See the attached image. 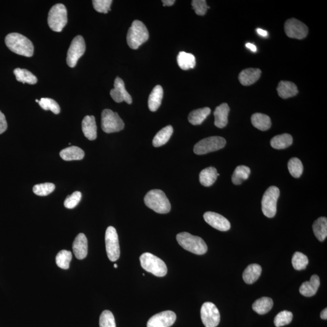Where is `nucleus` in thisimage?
<instances>
[{
	"label": "nucleus",
	"mask_w": 327,
	"mask_h": 327,
	"mask_svg": "<svg viewBox=\"0 0 327 327\" xmlns=\"http://www.w3.org/2000/svg\"><path fill=\"white\" fill-rule=\"evenodd\" d=\"M7 48L20 56L31 57L33 56L34 47L32 41L22 34L11 33L5 38Z\"/></svg>",
	"instance_id": "obj_1"
},
{
	"label": "nucleus",
	"mask_w": 327,
	"mask_h": 327,
	"mask_svg": "<svg viewBox=\"0 0 327 327\" xmlns=\"http://www.w3.org/2000/svg\"><path fill=\"white\" fill-rule=\"evenodd\" d=\"M145 203L149 208L160 214L168 213L171 210V205L163 191L151 190L145 196Z\"/></svg>",
	"instance_id": "obj_2"
},
{
	"label": "nucleus",
	"mask_w": 327,
	"mask_h": 327,
	"mask_svg": "<svg viewBox=\"0 0 327 327\" xmlns=\"http://www.w3.org/2000/svg\"><path fill=\"white\" fill-rule=\"evenodd\" d=\"M177 240L185 250L196 255H202L208 252V245L202 238L193 236L189 233L182 232L178 234Z\"/></svg>",
	"instance_id": "obj_3"
},
{
	"label": "nucleus",
	"mask_w": 327,
	"mask_h": 327,
	"mask_svg": "<svg viewBox=\"0 0 327 327\" xmlns=\"http://www.w3.org/2000/svg\"><path fill=\"white\" fill-rule=\"evenodd\" d=\"M149 38V31L145 25L139 20L133 22L127 35V42L130 48L137 49L146 43Z\"/></svg>",
	"instance_id": "obj_4"
},
{
	"label": "nucleus",
	"mask_w": 327,
	"mask_h": 327,
	"mask_svg": "<svg viewBox=\"0 0 327 327\" xmlns=\"http://www.w3.org/2000/svg\"><path fill=\"white\" fill-rule=\"evenodd\" d=\"M141 267L146 271L152 273L154 276L163 277L166 275V264L160 258L150 253L143 254L140 258Z\"/></svg>",
	"instance_id": "obj_5"
},
{
	"label": "nucleus",
	"mask_w": 327,
	"mask_h": 327,
	"mask_svg": "<svg viewBox=\"0 0 327 327\" xmlns=\"http://www.w3.org/2000/svg\"><path fill=\"white\" fill-rule=\"evenodd\" d=\"M48 22L49 28L54 32H60L67 25V12L64 4H57L49 12Z\"/></svg>",
	"instance_id": "obj_6"
},
{
	"label": "nucleus",
	"mask_w": 327,
	"mask_h": 327,
	"mask_svg": "<svg viewBox=\"0 0 327 327\" xmlns=\"http://www.w3.org/2000/svg\"><path fill=\"white\" fill-rule=\"evenodd\" d=\"M101 127L107 133L118 132L124 129V123L117 112L104 109L101 114Z\"/></svg>",
	"instance_id": "obj_7"
},
{
	"label": "nucleus",
	"mask_w": 327,
	"mask_h": 327,
	"mask_svg": "<svg viewBox=\"0 0 327 327\" xmlns=\"http://www.w3.org/2000/svg\"><path fill=\"white\" fill-rule=\"evenodd\" d=\"M280 195L279 188L275 186H271L266 191L262 200V210L268 218H273L276 213L277 201Z\"/></svg>",
	"instance_id": "obj_8"
},
{
	"label": "nucleus",
	"mask_w": 327,
	"mask_h": 327,
	"mask_svg": "<svg viewBox=\"0 0 327 327\" xmlns=\"http://www.w3.org/2000/svg\"><path fill=\"white\" fill-rule=\"evenodd\" d=\"M226 141L221 137H211L205 138L196 143L193 151L196 155H201L212 152L224 148Z\"/></svg>",
	"instance_id": "obj_9"
},
{
	"label": "nucleus",
	"mask_w": 327,
	"mask_h": 327,
	"mask_svg": "<svg viewBox=\"0 0 327 327\" xmlns=\"http://www.w3.org/2000/svg\"><path fill=\"white\" fill-rule=\"evenodd\" d=\"M106 248L109 260L115 262L119 260L120 256V248L119 235L114 227L109 226L105 235Z\"/></svg>",
	"instance_id": "obj_10"
},
{
	"label": "nucleus",
	"mask_w": 327,
	"mask_h": 327,
	"mask_svg": "<svg viewBox=\"0 0 327 327\" xmlns=\"http://www.w3.org/2000/svg\"><path fill=\"white\" fill-rule=\"evenodd\" d=\"M86 51V44L82 36H75L72 40L67 54V64L70 67H74L78 59Z\"/></svg>",
	"instance_id": "obj_11"
},
{
	"label": "nucleus",
	"mask_w": 327,
	"mask_h": 327,
	"mask_svg": "<svg viewBox=\"0 0 327 327\" xmlns=\"http://www.w3.org/2000/svg\"><path fill=\"white\" fill-rule=\"evenodd\" d=\"M201 317L206 327H216L220 323V313L214 303H203L201 309Z\"/></svg>",
	"instance_id": "obj_12"
},
{
	"label": "nucleus",
	"mask_w": 327,
	"mask_h": 327,
	"mask_svg": "<svg viewBox=\"0 0 327 327\" xmlns=\"http://www.w3.org/2000/svg\"><path fill=\"white\" fill-rule=\"evenodd\" d=\"M285 32L289 38L302 40L307 36L308 29L307 26L299 20L291 18L285 23Z\"/></svg>",
	"instance_id": "obj_13"
},
{
	"label": "nucleus",
	"mask_w": 327,
	"mask_h": 327,
	"mask_svg": "<svg viewBox=\"0 0 327 327\" xmlns=\"http://www.w3.org/2000/svg\"><path fill=\"white\" fill-rule=\"evenodd\" d=\"M177 319V315L174 311H163L149 319L147 327H170L174 325Z\"/></svg>",
	"instance_id": "obj_14"
},
{
	"label": "nucleus",
	"mask_w": 327,
	"mask_h": 327,
	"mask_svg": "<svg viewBox=\"0 0 327 327\" xmlns=\"http://www.w3.org/2000/svg\"><path fill=\"white\" fill-rule=\"evenodd\" d=\"M110 94L116 103H121L122 101L126 102L129 104L132 103V96L125 89L124 83L121 78L117 77L115 80L114 88L111 90Z\"/></svg>",
	"instance_id": "obj_15"
},
{
	"label": "nucleus",
	"mask_w": 327,
	"mask_h": 327,
	"mask_svg": "<svg viewBox=\"0 0 327 327\" xmlns=\"http://www.w3.org/2000/svg\"><path fill=\"white\" fill-rule=\"evenodd\" d=\"M204 218L207 222L213 228L221 232H226L231 227L228 219L217 213L208 211L204 214Z\"/></svg>",
	"instance_id": "obj_16"
},
{
	"label": "nucleus",
	"mask_w": 327,
	"mask_h": 327,
	"mask_svg": "<svg viewBox=\"0 0 327 327\" xmlns=\"http://www.w3.org/2000/svg\"><path fill=\"white\" fill-rule=\"evenodd\" d=\"M73 251L76 258L78 260H83L88 255V239L85 234H80L75 238L73 243Z\"/></svg>",
	"instance_id": "obj_17"
},
{
	"label": "nucleus",
	"mask_w": 327,
	"mask_h": 327,
	"mask_svg": "<svg viewBox=\"0 0 327 327\" xmlns=\"http://www.w3.org/2000/svg\"><path fill=\"white\" fill-rule=\"evenodd\" d=\"M230 107L227 103H222L216 107L214 112V125L219 129H222L228 124Z\"/></svg>",
	"instance_id": "obj_18"
},
{
	"label": "nucleus",
	"mask_w": 327,
	"mask_h": 327,
	"mask_svg": "<svg viewBox=\"0 0 327 327\" xmlns=\"http://www.w3.org/2000/svg\"><path fill=\"white\" fill-rule=\"evenodd\" d=\"M320 279L316 274L311 277L309 281H306L299 288L300 294L305 297H311L315 295L320 286Z\"/></svg>",
	"instance_id": "obj_19"
},
{
	"label": "nucleus",
	"mask_w": 327,
	"mask_h": 327,
	"mask_svg": "<svg viewBox=\"0 0 327 327\" xmlns=\"http://www.w3.org/2000/svg\"><path fill=\"white\" fill-rule=\"evenodd\" d=\"M82 130L85 137L90 141L95 140L97 137V127L95 117L86 116L82 121Z\"/></svg>",
	"instance_id": "obj_20"
},
{
	"label": "nucleus",
	"mask_w": 327,
	"mask_h": 327,
	"mask_svg": "<svg viewBox=\"0 0 327 327\" xmlns=\"http://www.w3.org/2000/svg\"><path fill=\"white\" fill-rule=\"evenodd\" d=\"M261 70L249 68L242 70L239 75V80L242 85L247 86L253 85L260 79Z\"/></svg>",
	"instance_id": "obj_21"
},
{
	"label": "nucleus",
	"mask_w": 327,
	"mask_h": 327,
	"mask_svg": "<svg viewBox=\"0 0 327 327\" xmlns=\"http://www.w3.org/2000/svg\"><path fill=\"white\" fill-rule=\"evenodd\" d=\"M278 95L282 99L294 97L298 93L297 86L292 82L281 81L277 88Z\"/></svg>",
	"instance_id": "obj_22"
},
{
	"label": "nucleus",
	"mask_w": 327,
	"mask_h": 327,
	"mask_svg": "<svg viewBox=\"0 0 327 327\" xmlns=\"http://www.w3.org/2000/svg\"><path fill=\"white\" fill-rule=\"evenodd\" d=\"M163 98V89L160 85H157L151 91L149 97V109L151 112H155L160 107Z\"/></svg>",
	"instance_id": "obj_23"
},
{
	"label": "nucleus",
	"mask_w": 327,
	"mask_h": 327,
	"mask_svg": "<svg viewBox=\"0 0 327 327\" xmlns=\"http://www.w3.org/2000/svg\"><path fill=\"white\" fill-rule=\"evenodd\" d=\"M262 268L260 265L256 264H250L243 273V279L246 284H252L260 278Z\"/></svg>",
	"instance_id": "obj_24"
},
{
	"label": "nucleus",
	"mask_w": 327,
	"mask_h": 327,
	"mask_svg": "<svg viewBox=\"0 0 327 327\" xmlns=\"http://www.w3.org/2000/svg\"><path fill=\"white\" fill-rule=\"evenodd\" d=\"M85 151L77 146L64 149L60 151L59 155L64 161L82 160L85 157Z\"/></svg>",
	"instance_id": "obj_25"
},
{
	"label": "nucleus",
	"mask_w": 327,
	"mask_h": 327,
	"mask_svg": "<svg viewBox=\"0 0 327 327\" xmlns=\"http://www.w3.org/2000/svg\"><path fill=\"white\" fill-rule=\"evenodd\" d=\"M219 174L213 167H208L203 170L200 174V181L203 186L210 187L215 182Z\"/></svg>",
	"instance_id": "obj_26"
},
{
	"label": "nucleus",
	"mask_w": 327,
	"mask_h": 327,
	"mask_svg": "<svg viewBox=\"0 0 327 327\" xmlns=\"http://www.w3.org/2000/svg\"><path fill=\"white\" fill-rule=\"evenodd\" d=\"M173 132H174V129L172 125H167L159 131L153 140L154 147L159 148L166 145L172 137Z\"/></svg>",
	"instance_id": "obj_27"
},
{
	"label": "nucleus",
	"mask_w": 327,
	"mask_h": 327,
	"mask_svg": "<svg viewBox=\"0 0 327 327\" xmlns=\"http://www.w3.org/2000/svg\"><path fill=\"white\" fill-rule=\"evenodd\" d=\"M251 121L254 127L262 131L268 130L271 126L270 118L263 114H254L251 118Z\"/></svg>",
	"instance_id": "obj_28"
},
{
	"label": "nucleus",
	"mask_w": 327,
	"mask_h": 327,
	"mask_svg": "<svg viewBox=\"0 0 327 327\" xmlns=\"http://www.w3.org/2000/svg\"><path fill=\"white\" fill-rule=\"evenodd\" d=\"M314 234L319 241L323 242L327 237V219L326 217H320L313 225Z\"/></svg>",
	"instance_id": "obj_29"
},
{
	"label": "nucleus",
	"mask_w": 327,
	"mask_h": 327,
	"mask_svg": "<svg viewBox=\"0 0 327 327\" xmlns=\"http://www.w3.org/2000/svg\"><path fill=\"white\" fill-rule=\"evenodd\" d=\"M210 112L211 110L208 107L195 110V111L191 112L188 115V121L194 125H200L210 114Z\"/></svg>",
	"instance_id": "obj_30"
},
{
	"label": "nucleus",
	"mask_w": 327,
	"mask_h": 327,
	"mask_svg": "<svg viewBox=\"0 0 327 327\" xmlns=\"http://www.w3.org/2000/svg\"><path fill=\"white\" fill-rule=\"evenodd\" d=\"M273 306V300L270 297H263L256 300L252 305V308L259 315H265L271 310Z\"/></svg>",
	"instance_id": "obj_31"
},
{
	"label": "nucleus",
	"mask_w": 327,
	"mask_h": 327,
	"mask_svg": "<svg viewBox=\"0 0 327 327\" xmlns=\"http://www.w3.org/2000/svg\"><path fill=\"white\" fill-rule=\"evenodd\" d=\"M178 64L180 69L187 70L193 69L196 65V59L193 54L180 52L177 57Z\"/></svg>",
	"instance_id": "obj_32"
},
{
	"label": "nucleus",
	"mask_w": 327,
	"mask_h": 327,
	"mask_svg": "<svg viewBox=\"0 0 327 327\" xmlns=\"http://www.w3.org/2000/svg\"><path fill=\"white\" fill-rule=\"evenodd\" d=\"M292 143L293 137L291 135L288 133L275 136L270 141L271 147L278 150L289 148Z\"/></svg>",
	"instance_id": "obj_33"
},
{
	"label": "nucleus",
	"mask_w": 327,
	"mask_h": 327,
	"mask_svg": "<svg viewBox=\"0 0 327 327\" xmlns=\"http://www.w3.org/2000/svg\"><path fill=\"white\" fill-rule=\"evenodd\" d=\"M14 74L19 82L35 85L38 82L37 78L32 72L26 69L17 68L14 70Z\"/></svg>",
	"instance_id": "obj_34"
},
{
	"label": "nucleus",
	"mask_w": 327,
	"mask_h": 327,
	"mask_svg": "<svg viewBox=\"0 0 327 327\" xmlns=\"http://www.w3.org/2000/svg\"><path fill=\"white\" fill-rule=\"evenodd\" d=\"M250 172L249 167L245 166H238L232 175L233 183L235 185L241 184L243 181L248 178Z\"/></svg>",
	"instance_id": "obj_35"
},
{
	"label": "nucleus",
	"mask_w": 327,
	"mask_h": 327,
	"mask_svg": "<svg viewBox=\"0 0 327 327\" xmlns=\"http://www.w3.org/2000/svg\"><path fill=\"white\" fill-rule=\"evenodd\" d=\"M72 258V253L70 251L62 250L59 251L56 256V264L59 268L67 270L70 267V263Z\"/></svg>",
	"instance_id": "obj_36"
},
{
	"label": "nucleus",
	"mask_w": 327,
	"mask_h": 327,
	"mask_svg": "<svg viewBox=\"0 0 327 327\" xmlns=\"http://www.w3.org/2000/svg\"><path fill=\"white\" fill-rule=\"evenodd\" d=\"M288 169H289L290 175L296 178H298L301 176L303 171L302 162L297 158L290 159L288 163Z\"/></svg>",
	"instance_id": "obj_37"
},
{
	"label": "nucleus",
	"mask_w": 327,
	"mask_h": 327,
	"mask_svg": "<svg viewBox=\"0 0 327 327\" xmlns=\"http://www.w3.org/2000/svg\"><path fill=\"white\" fill-rule=\"evenodd\" d=\"M292 264L295 270H304L308 264L307 256L302 253H295L292 258Z\"/></svg>",
	"instance_id": "obj_38"
},
{
	"label": "nucleus",
	"mask_w": 327,
	"mask_h": 327,
	"mask_svg": "<svg viewBox=\"0 0 327 327\" xmlns=\"http://www.w3.org/2000/svg\"><path fill=\"white\" fill-rule=\"evenodd\" d=\"M293 313L291 311L284 310L281 311L274 319V324L276 327H281L291 323Z\"/></svg>",
	"instance_id": "obj_39"
},
{
	"label": "nucleus",
	"mask_w": 327,
	"mask_h": 327,
	"mask_svg": "<svg viewBox=\"0 0 327 327\" xmlns=\"http://www.w3.org/2000/svg\"><path fill=\"white\" fill-rule=\"evenodd\" d=\"M39 105L45 111H51L55 114H59L60 107L59 104L53 99L43 98L39 101Z\"/></svg>",
	"instance_id": "obj_40"
},
{
	"label": "nucleus",
	"mask_w": 327,
	"mask_h": 327,
	"mask_svg": "<svg viewBox=\"0 0 327 327\" xmlns=\"http://www.w3.org/2000/svg\"><path fill=\"white\" fill-rule=\"evenodd\" d=\"M56 185L52 183L46 182L43 184H36L33 187V192L35 195L44 196L53 192Z\"/></svg>",
	"instance_id": "obj_41"
},
{
	"label": "nucleus",
	"mask_w": 327,
	"mask_h": 327,
	"mask_svg": "<svg viewBox=\"0 0 327 327\" xmlns=\"http://www.w3.org/2000/svg\"><path fill=\"white\" fill-rule=\"evenodd\" d=\"M99 327H116L113 313L109 310H104L99 318Z\"/></svg>",
	"instance_id": "obj_42"
},
{
	"label": "nucleus",
	"mask_w": 327,
	"mask_h": 327,
	"mask_svg": "<svg viewBox=\"0 0 327 327\" xmlns=\"http://www.w3.org/2000/svg\"><path fill=\"white\" fill-rule=\"evenodd\" d=\"M113 1L112 0H93L94 9L99 13L107 14L111 10V6Z\"/></svg>",
	"instance_id": "obj_43"
},
{
	"label": "nucleus",
	"mask_w": 327,
	"mask_h": 327,
	"mask_svg": "<svg viewBox=\"0 0 327 327\" xmlns=\"http://www.w3.org/2000/svg\"><path fill=\"white\" fill-rule=\"evenodd\" d=\"M82 193L80 192H75L71 195L68 196L64 201V206L67 208L72 209L75 208L82 200Z\"/></svg>",
	"instance_id": "obj_44"
},
{
	"label": "nucleus",
	"mask_w": 327,
	"mask_h": 327,
	"mask_svg": "<svg viewBox=\"0 0 327 327\" xmlns=\"http://www.w3.org/2000/svg\"><path fill=\"white\" fill-rule=\"evenodd\" d=\"M192 6L196 14L200 16L205 15L208 9H210V7L207 5L205 0H193L192 1Z\"/></svg>",
	"instance_id": "obj_45"
},
{
	"label": "nucleus",
	"mask_w": 327,
	"mask_h": 327,
	"mask_svg": "<svg viewBox=\"0 0 327 327\" xmlns=\"http://www.w3.org/2000/svg\"><path fill=\"white\" fill-rule=\"evenodd\" d=\"M7 123L4 115L0 111V134H2L7 130Z\"/></svg>",
	"instance_id": "obj_46"
},
{
	"label": "nucleus",
	"mask_w": 327,
	"mask_h": 327,
	"mask_svg": "<svg viewBox=\"0 0 327 327\" xmlns=\"http://www.w3.org/2000/svg\"><path fill=\"white\" fill-rule=\"evenodd\" d=\"M163 2L164 6H171L175 4V0H163L162 1Z\"/></svg>",
	"instance_id": "obj_47"
},
{
	"label": "nucleus",
	"mask_w": 327,
	"mask_h": 327,
	"mask_svg": "<svg viewBox=\"0 0 327 327\" xmlns=\"http://www.w3.org/2000/svg\"><path fill=\"white\" fill-rule=\"evenodd\" d=\"M256 31H257V33L259 34V35L262 36H264V37H265V36H268V31L262 30V29L259 28L257 30H256Z\"/></svg>",
	"instance_id": "obj_48"
},
{
	"label": "nucleus",
	"mask_w": 327,
	"mask_h": 327,
	"mask_svg": "<svg viewBox=\"0 0 327 327\" xmlns=\"http://www.w3.org/2000/svg\"><path fill=\"white\" fill-rule=\"evenodd\" d=\"M246 48L249 49L251 51L255 52L257 51V48L252 43H247L246 44Z\"/></svg>",
	"instance_id": "obj_49"
},
{
	"label": "nucleus",
	"mask_w": 327,
	"mask_h": 327,
	"mask_svg": "<svg viewBox=\"0 0 327 327\" xmlns=\"http://www.w3.org/2000/svg\"><path fill=\"white\" fill-rule=\"evenodd\" d=\"M321 318L324 320H327V309L325 308L321 313Z\"/></svg>",
	"instance_id": "obj_50"
},
{
	"label": "nucleus",
	"mask_w": 327,
	"mask_h": 327,
	"mask_svg": "<svg viewBox=\"0 0 327 327\" xmlns=\"http://www.w3.org/2000/svg\"><path fill=\"white\" fill-rule=\"evenodd\" d=\"M114 268H118L117 264H115V265H114Z\"/></svg>",
	"instance_id": "obj_51"
},
{
	"label": "nucleus",
	"mask_w": 327,
	"mask_h": 327,
	"mask_svg": "<svg viewBox=\"0 0 327 327\" xmlns=\"http://www.w3.org/2000/svg\"><path fill=\"white\" fill-rule=\"evenodd\" d=\"M36 102H37V103H39V101L37 100V99H36Z\"/></svg>",
	"instance_id": "obj_52"
}]
</instances>
